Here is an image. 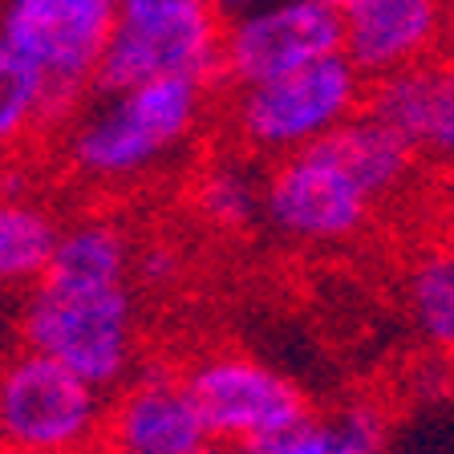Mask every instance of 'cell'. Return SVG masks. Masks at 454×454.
<instances>
[{
	"label": "cell",
	"instance_id": "cell-1",
	"mask_svg": "<svg viewBox=\"0 0 454 454\" xmlns=\"http://www.w3.org/2000/svg\"><path fill=\"white\" fill-rule=\"evenodd\" d=\"M215 85L195 77H151L126 90H94L49 138V151L74 183L126 191L195 138Z\"/></svg>",
	"mask_w": 454,
	"mask_h": 454
},
{
	"label": "cell",
	"instance_id": "cell-2",
	"mask_svg": "<svg viewBox=\"0 0 454 454\" xmlns=\"http://www.w3.org/2000/svg\"><path fill=\"white\" fill-rule=\"evenodd\" d=\"M20 345L74 369L98 389H118L138 369V296L130 280L41 276L20 304Z\"/></svg>",
	"mask_w": 454,
	"mask_h": 454
},
{
	"label": "cell",
	"instance_id": "cell-3",
	"mask_svg": "<svg viewBox=\"0 0 454 454\" xmlns=\"http://www.w3.org/2000/svg\"><path fill=\"white\" fill-rule=\"evenodd\" d=\"M110 394L45 353L0 357V454H98Z\"/></svg>",
	"mask_w": 454,
	"mask_h": 454
},
{
	"label": "cell",
	"instance_id": "cell-4",
	"mask_svg": "<svg viewBox=\"0 0 454 454\" xmlns=\"http://www.w3.org/2000/svg\"><path fill=\"white\" fill-rule=\"evenodd\" d=\"M365 85L345 53L317 57L280 77L231 90V134L264 159L293 154L357 114L365 106Z\"/></svg>",
	"mask_w": 454,
	"mask_h": 454
},
{
	"label": "cell",
	"instance_id": "cell-5",
	"mask_svg": "<svg viewBox=\"0 0 454 454\" xmlns=\"http://www.w3.org/2000/svg\"><path fill=\"white\" fill-rule=\"evenodd\" d=\"M227 17L215 0H118L98 90H126L151 77H195L219 85Z\"/></svg>",
	"mask_w": 454,
	"mask_h": 454
},
{
	"label": "cell",
	"instance_id": "cell-6",
	"mask_svg": "<svg viewBox=\"0 0 454 454\" xmlns=\"http://www.w3.org/2000/svg\"><path fill=\"white\" fill-rule=\"evenodd\" d=\"M118 0H0V41L49 85L61 126L98 90Z\"/></svg>",
	"mask_w": 454,
	"mask_h": 454
},
{
	"label": "cell",
	"instance_id": "cell-7",
	"mask_svg": "<svg viewBox=\"0 0 454 454\" xmlns=\"http://www.w3.org/2000/svg\"><path fill=\"white\" fill-rule=\"evenodd\" d=\"M183 386L215 446H260L309 414V402L293 381L244 353L191 361Z\"/></svg>",
	"mask_w": 454,
	"mask_h": 454
},
{
	"label": "cell",
	"instance_id": "cell-8",
	"mask_svg": "<svg viewBox=\"0 0 454 454\" xmlns=\"http://www.w3.org/2000/svg\"><path fill=\"white\" fill-rule=\"evenodd\" d=\"M373 207L365 187L317 142L272 159L260 183V219L296 244H345L365 231Z\"/></svg>",
	"mask_w": 454,
	"mask_h": 454
},
{
	"label": "cell",
	"instance_id": "cell-9",
	"mask_svg": "<svg viewBox=\"0 0 454 454\" xmlns=\"http://www.w3.org/2000/svg\"><path fill=\"white\" fill-rule=\"evenodd\" d=\"M329 53H340L337 9H325L312 0H264L227 17L219 85L244 90Z\"/></svg>",
	"mask_w": 454,
	"mask_h": 454
},
{
	"label": "cell",
	"instance_id": "cell-10",
	"mask_svg": "<svg viewBox=\"0 0 454 454\" xmlns=\"http://www.w3.org/2000/svg\"><path fill=\"white\" fill-rule=\"evenodd\" d=\"M106 446L122 454H215L183 373L134 369L106 402Z\"/></svg>",
	"mask_w": 454,
	"mask_h": 454
},
{
	"label": "cell",
	"instance_id": "cell-11",
	"mask_svg": "<svg viewBox=\"0 0 454 454\" xmlns=\"http://www.w3.org/2000/svg\"><path fill=\"white\" fill-rule=\"evenodd\" d=\"M365 110L406 142L418 162L454 170V49L369 82Z\"/></svg>",
	"mask_w": 454,
	"mask_h": 454
},
{
	"label": "cell",
	"instance_id": "cell-12",
	"mask_svg": "<svg viewBox=\"0 0 454 454\" xmlns=\"http://www.w3.org/2000/svg\"><path fill=\"white\" fill-rule=\"evenodd\" d=\"M446 49V0H349L340 9V53L365 82Z\"/></svg>",
	"mask_w": 454,
	"mask_h": 454
},
{
	"label": "cell",
	"instance_id": "cell-13",
	"mask_svg": "<svg viewBox=\"0 0 454 454\" xmlns=\"http://www.w3.org/2000/svg\"><path fill=\"white\" fill-rule=\"evenodd\" d=\"M317 146L349 170L373 203L397 195L418 170V159L410 154L406 142L397 138L381 118H373L365 106L357 114H349L340 126H333L325 138H317Z\"/></svg>",
	"mask_w": 454,
	"mask_h": 454
},
{
	"label": "cell",
	"instance_id": "cell-14",
	"mask_svg": "<svg viewBox=\"0 0 454 454\" xmlns=\"http://www.w3.org/2000/svg\"><path fill=\"white\" fill-rule=\"evenodd\" d=\"M66 219L20 179L0 195V293H28L49 272Z\"/></svg>",
	"mask_w": 454,
	"mask_h": 454
},
{
	"label": "cell",
	"instance_id": "cell-15",
	"mask_svg": "<svg viewBox=\"0 0 454 454\" xmlns=\"http://www.w3.org/2000/svg\"><path fill=\"white\" fill-rule=\"evenodd\" d=\"M57 130L61 114L49 98L45 77L0 41V162L20 167L37 159Z\"/></svg>",
	"mask_w": 454,
	"mask_h": 454
},
{
	"label": "cell",
	"instance_id": "cell-16",
	"mask_svg": "<svg viewBox=\"0 0 454 454\" xmlns=\"http://www.w3.org/2000/svg\"><path fill=\"white\" fill-rule=\"evenodd\" d=\"M386 414L373 402H349L333 414H304L276 438L260 442V454H386Z\"/></svg>",
	"mask_w": 454,
	"mask_h": 454
},
{
	"label": "cell",
	"instance_id": "cell-17",
	"mask_svg": "<svg viewBox=\"0 0 454 454\" xmlns=\"http://www.w3.org/2000/svg\"><path fill=\"white\" fill-rule=\"evenodd\" d=\"M134 236L106 211H85L61 223L49 276L69 280H130Z\"/></svg>",
	"mask_w": 454,
	"mask_h": 454
},
{
	"label": "cell",
	"instance_id": "cell-18",
	"mask_svg": "<svg viewBox=\"0 0 454 454\" xmlns=\"http://www.w3.org/2000/svg\"><path fill=\"white\" fill-rule=\"evenodd\" d=\"M406 309L426 345L454 361V247H430L410 264Z\"/></svg>",
	"mask_w": 454,
	"mask_h": 454
},
{
	"label": "cell",
	"instance_id": "cell-19",
	"mask_svg": "<svg viewBox=\"0 0 454 454\" xmlns=\"http://www.w3.org/2000/svg\"><path fill=\"white\" fill-rule=\"evenodd\" d=\"M191 203L219 231H244L260 219V183L236 162H211L195 175Z\"/></svg>",
	"mask_w": 454,
	"mask_h": 454
},
{
	"label": "cell",
	"instance_id": "cell-20",
	"mask_svg": "<svg viewBox=\"0 0 454 454\" xmlns=\"http://www.w3.org/2000/svg\"><path fill=\"white\" fill-rule=\"evenodd\" d=\"M183 276V255L167 239H151V244H134L130 255V284L146 288V293H167L170 284Z\"/></svg>",
	"mask_w": 454,
	"mask_h": 454
},
{
	"label": "cell",
	"instance_id": "cell-21",
	"mask_svg": "<svg viewBox=\"0 0 454 454\" xmlns=\"http://www.w3.org/2000/svg\"><path fill=\"white\" fill-rule=\"evenodd\" d=\"M252 4H264V0H215V9L223 12V17H231V12H244V9H252Z\"/></svg>",
	"mask_w": 454,
	"mask_h": 454
},
{
	"label": "cell",
	"instance_id": "cell-22",
	"mask_svg": "<svg viewBox=\"0 0 454 454\" xmlns=\"http://www.w3.org/2000/svg\"><path fill=\"white\" fill-rule=\"evenodd\" d=\"M12 183H17V167H12V162H0V195H4Z\"/></svg>",
	"mask_w": 454,
	"mask_h": 454
},
{
	"label": "cell",
	"instance_id": "cell-23",
	"mask_svg": "<svg viewBox=\"0 0 454 454\" xmlns=\"http://www.w3.org/2000/svg\"><path fill=\"white\" fill-rule=\"evenodd\" d=\"M446 49H454V0H446Z\"/></svg>",
	"mask_w": 454,
	"mask_h": 454
},
{
	"label": "cell",
	"instance_id": "cell-24",
	"mask_svg": "<svg viewBox=\"0 0 454 454\" xmlns=\"http://www.w3.org/2000/svg\"><path fill=\"white\" fill-rule=\"evenodd\" d=\"M215 454H260L255 446H215Z\"/></svg>",
	"mask_w": 454,
	"mask_h": 454
},
{
	"label": "cell",
	"instance_id": "cell-25",
	"mask_svg": "<svg viewBox=\"0 0 454 454\" xmlns=\"http://www.w3.org/2000/svg\"><path fill=\"white\" fill-rule=\"evenodd\" d=\"M312 4H325V9H345V4H349V0H312Z\"/></svg>",
	"mask_w": 454,
	"mask_h": 454
}]
</instances>
